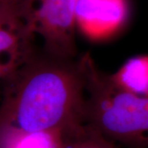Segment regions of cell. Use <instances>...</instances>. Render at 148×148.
<instances>
[{
  "label": "cell",
  "mask_w": 148,
  "mask_h": 148,
  "mask_svg": "<svg viewBox=\"0 0 148 148\" xmlns=\"http://www.w3.org/2000/svg\"><path fill=\"white\" fill-rule=\"evenodd\" d=\"M0 5H3V4H0Z\"/></svg>",
  "instance_id": "cell-10"
},
{
  "label": "cell",
  "mask_w": 148,
  "mask_h": 148,
  "mask_svg": "<svg viewBox=\"0 0 148 148\" xmlns=\"http://www.w3.org/2000/svg\"><path fill=\"white\" fill-rule=\"evenodd\" d=\"M34 37L16 9L0 5V79L9 78L36 53Z\"/></svg>",
  "instance_id": "cell-4"
},
{
  "label": "cell",
  "mask_w": 148,
  "mask_h": 148,
  "mask_svg": "<svg viewBox=\"0 0 148 148\" xmlns=\"http://www.w3.org/2000/svg\"><path fill=\"white\" fill-rule=\"evenodd\" d=\"M9 78L0 124L28 132H62L84 121L85 81L80 59L35 53Z\"/></svg>",
  "instance_id": "cell-1"
},
{
  "label": "cell",
  "mask_w": 148,
  "mask_h": 148,
  "mask_svg": "<svg viewBox=\"0 0 148 148\" xmlns=\"http://www.w3.org/2000/svg\"><path fill=\"white\" fill-rule=\"evenodd\" d=\"M61 132H28L0 124V148H61Z\"/></svg>",
  "instance_id": "cell-6"
},
{
  "label": "cell",
  "mask_w": 148,
  "mask_h": 148,
  "mask_svg": "<svg viewBox=\"0 0 148 148\" xmlns=\"http://www.w3.org/2000/svg\"><path fill=\"white\" fill-rule=\"evenodd\" d=\"M77 0H32L25 20L34 36L42 39L45 53L74 60L77 54L75 32Z\"/></svg>",
  "instance_id": "cell-3"
},
{
  "label": "cell",
  "mask_w": 148,
  "mask_h": 148,
  "mask_svg": "<svg viewBox=\"0 0 148 148\" xmlns=\"http://www.w3.org/2000/svg\"><path fill=\"white\" fill-rule=\"evenodd\" d=\"M61 148H116L106 138L84 121L62 132Z\"/></svg>",
  "instance_id": "cell-8"
},
{
  "label": "cell",
  "mask_w": 148,
  "mask_h": 148,
  "mask_svg": "<svg viewBox=\"0 0 148 148\" xmlns=\"http://www.w3.org/2000/svg\"><path fill=\"white\" fill-rule=\"evenodd\" d=\"M127 15L126 0H77V28L90 40H106L120 29Z\"/></svg>",
  "instance_id": "cell-5"
},
{
  "label": "cell",
  "mask_w": 148,
  "mask_h": 148,
  "mask_svg": "<svg viewBox=\"0 0 148 148\" xmlns=\"http://www.w3.org/2000/svg\"><path fill=\"white\" fill-rule=\"evenodd\" d=\"M79 59L85 81V123L113 143L148 148V96L119 88L89 54Z\"/></svg>",
  "instance_id": "cell-2"
},
{
  "label": "cell",
  "mask_w": 148,
  "mask_h": 148,
  "mask_svg": "<svg viewBox=\"0 0 148 148\" xmlns=\"http://www.w3.org/2000/svg\"><path fill=\"white\" fill-rule=\"evenodd\" d=\"M110 76L113 82L122 90L148 96V55L129 58L115 73Z\"/></svg>",
  "instance_id": "cell-7"
},
{
  "label": "cell",
  "mask_w": 148,
  "mask_h": 148,
  "mask_svg": "<svg viewBox=\"0 0 148 148\" xmlns=\"http://www.w3.org/2000/svg\"><path fill=\"white\" fill-rule=\"evenodd\" d=\"M31 1L32 0H0V4L8 6L16 9L21 16H24L31 3Z\"/></svg>",
  "instance_id": "cell-9"
}]
</instances>
